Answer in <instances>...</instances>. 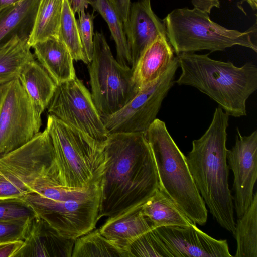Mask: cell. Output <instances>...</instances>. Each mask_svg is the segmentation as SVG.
Segmentation results:
<instances>
[{
  "label": "cell",
  "instance_id": "cell-1",
  "mask_svg": "<svg viewBox=\"0 0 257 257\" xmlns=\"http://www.w3.org/2000/svg\"><path fill=\"white\" fill-rule=\"evenodd\" d=\"M98 220L143 204L159 188L156 164L145 133H110Z\"/></svg>",
  "mask_w": 257,
  "mask_h": 257
},
{
  "label": "cell",
  "instance_id": "cell-2",
  "mask_svg": "<svg viewBox=\"0 0 257 257\" xmlns=\"http://www.w3.org/2000/svg\"><path fill=\"white\" fill-rule=\"evenodd\" d=\"M228 125L229 115L217 107L209 127L200 138L192 141L186 157L197 188L211 214L220 226L233 234L236 223L226 158Z\"/></svg>",
  "mask_w": 257,
  "mask_h": 257
},
{
  "label": "cell",
  "instance_id": "cell-3",
  "mask_svg": "<svg viewBox=\"0 0 257 257\" xmlns=\"http://www.w3.org/2000/svg\"><path fill=\"white\" fill-rule=\"evenodd\" d=\"M181 72L179 85L198 89L217 103L229 116L246 115V101L257 89V66L247 62L241 67L216 60L207 54L177 55Z\"/></svg>",
  "mask_w": 257,
  "mask_h": 257
},
{
  "label": "cell",
  "instance_id": "cell-4",
  "mask_svg": "<svg viewBox=\"0 0 257 257\" xmlns=\"http://www.w3.org/2000/svg\"><path fill=\"white\" fill-rule=\"evenodd\" d=\"M102 181L89 187H65L50 177L42 179L33 192L22 198L36 216L61 235L76 239L92 231L98 220Z\"/></svg>",
  "mask_w": 257,
  "mask_h": 257
},
{
  "label": "cell",
  "instance_id": "cell-5",
  "mask_svg": "<svg viewBox=\"0 0 257 257\" xmlns=\"http://www.w3.org/2000/svg\"><path fill=\"white\" fill-rule=\"evenodd\" d=\"M47 131L54 152L55 179L67 187L82 188L102 181L104 142L49 114Z\"/></svg>",
  "mask_w": 257,
  "mask_h": 257
},
{
  "label": "cell",
  "instance_id": "cell-6",
  "mask_svg": "<svg viewBox=\"0 0 257 257\" xmlns=\"http://www.w3.org/2000/svg\"><path fill=\"white\" fill-rule=\"evenodd\" d=\"M156 166L159 188L196 225H204L208 210L189 170L186 157L165 123L156 118L145 133Z\"/></svg>",
  "mask_w": 257,
  "mask_h": 257
},
{
  "label": "cell",
  "instance_id": "cell-7",
  "mask_svg": "<svg viewBox=\"0 0 257 257\" xmlns=\"http://www.w3.org/2000/svg\"><path fill=\"white\" fill-rule=\"evenodd\" d=\"M162 20L167 39L177 55L203 50L223 51L236 45L257 52L250 36L253 30L240 32L227 29L196 8L175 9Z\"/></svg>",
  "mask_w": 257,
  "mask_h": 257
},
{
  "label": "cell",
  "instance_id": "cell-8",
  "mask_svg": "<svg viewBox=\"0 0 257 257\" xmlns=\"http://www.w3.org/2000/svg\"><path fill=\"white\" fill-rule=\"evenodd\" d=\"M88 72L92 98L101 115L117 112L138 91L132 68L122 66L114 58L102 32L94 33Z\"/></svg>",
  "mask_w": 257,
  "mask_h": 257
},
{
  "label": "cell",
  "instance_id": "cell-9",
  "mask_svg": "<svg viewBox=\"0 0 257 257\" xmlns=\"http://www.w3.org/2000/svg\"><path fill=\"white\" fill-rule=\"evenodd\" d=\"M41 114L18 78L0 85V155L29 141L40 131Z\"/></svg>",
  "mask_w": 257,
  "mask_h": 257
},
{
  "label": "cell",
  "instance_id": "cell-10",
  "mask_svg": "<svg viewBox=\"0 0 257 257\" xmlns=\"http://www.w3.org/2000/svg\"><path fill=\"white\" fill-rule=\"evenodd\" d=\"M178 67L175 56L162 75L140 89L122 108L111 114L101 115L109 133H145L157 118L164 99L174 85Z\"/></svg>",
  "mask_w": 257,
  "mask_h": 257
},
{
  "label": "cell",
  "instance_id": "cell-11",
  "mask_svg": "<svg viewBox=\"0 0 257 257\" xmlns=\"http://www.w3.org/2000/svg\"><path fill=\"white\" fill-rule=\"evenodd\" d=\"M47 108L49 114L99 142H104L110 134L91 93L77 77L56 85Z\"/></svg>",
  "mask_w": 257,
  "mask_h": 257
},
{
  "label": "cell",
  "instance_id": "cell-12",
  "mask_svg": "<svg viewBox=\"0 0 257 257\" xmlns=\"http://www.w3.org/2000/svg\"><path fill=\"white\" fill-rule=\"evenodd\" d=\"M54 163V149L46 129L18 148L0 155V169L23 184L30 192L44 178L55 180Z\"/></svg>",
  "mask_w": 257,
  "mask_h": 257
},
{
  "label": "cell",
  "instance_id": "cell-13",
  "mask_svg": "<svg viewBox=\"0 0 257 257\" xmlns=\"http://www.w3.org/2000/svg\"><path fill=\"white\" fill-rule=\"evenodd\" d=\"M235 142L227 151L228 167L234 175V208L238 218L242 216L253 198L257 179V131L242 136L239 129Z\"/></svg>",
  "mask_w": 257,
  "mask_h": 257
},
{
  "label": "cell",
  "instance_id": "cell-14",
  "mask_svg": "<svg viewBox=\"0 0 257 257\" xmlns=\"http://www.w3.org/2000/svg\"><path fill=\"white\" fill-rule=\"evenodd\" d=\"M172 257H231L227 241L218 240L190 226H164L154 229Z\"/></svg>",
  "mask_w": 257,
  "mask_h": 257
},
{
  "label": "cell",
  "instance_id": "cell-15",
  "mask_svg": "<svg viewBox=\"0 0 257 257\" xmlns=\"http://www.w3.org/2000/svg\"><path fill=\"white\" fill-rule=\"evenodd\" d=\"M123 26L133 70L145 50L159 37L166 35L165 27L153 11L151 0L131 3Z\"/></svg>",
  "mask_w": 257,
  "mask_h": 257
},
{
  "label": "cell",
  "instance_id": "cell-16",
  "mask_svg": "<svg viewBox=\"0 0 257 257\" xmlns=\"http://www.w3.org/2000/svg\"><path fill=\"white\" fill-rule=\"evenodd\" d=\"M76 239L61 235L43 219L31 221L22 246L13 257H70Z\"/></svg>",
  "mask_w": 257,
  "mask_h": 257
},
{
  "label": "cell",
  "instance_id": "cell-17",
  "mask_svg": "<svg viewBox=\"0 0 257 257\" xmlns=\"http://www.w3.org/2000/svg\"><path fill=\"white\" fill-rule=\"evenodd\" d=\"M142 205L115 217L108 218L99 229V232L115 246L127 252L128 247L134 240L154 229L151 222L143 214Z\"/></svg>",
  "mask_w": 257,
  "mask_h": 257
},
{
  "label": "cell",
  "instance_id": "cell-18",
  "mask_svg": "<svg viewBox=\"0 0 257 257\" xmlns=\"http://www.w3.org/2000/svg\"><path fill=\"white\" fill-rule=\"evenodd\" d=\"M174 57L166 35L152 42L143 52L133 70V80L138 91L162 75Z\"/></svg>",
  "mask_w": 257,
  "mask_h": 257
},
{
  "label": "cell",
  "instance_id": "cell-19",
  "mask_svg": "<svg viewBox=\"0 0 257 257\" xmlns=\"http://www.w3.org/2000/svg\"><path fill=\"white\" fill-rule=\"evenodd\" d=\"M32 47L39 63L56 85L76 77L73 58L59 39L48 38L36 43Z\"/></svg>",
  "mask_w": 257,
  "mask_h": 257
},
{
  "label": "cell",
  "instance_id": "cell-20",
  "mask_svg": "<svg viewBox=\"0 0 257 257\" xmlns=\"http://www.w3.org/2000/svg\"><path fill=\"white\" fill-rule=\"evenodd\" d=\"M40 0H19L0 12V48L14 37L29 38Z\"/></svg>",
  "mask_w": 257,
  "mask_h": 257
},
{
  "label": "cell",
  "instance_id": "cell-21",
  "mask_svg": "<svg viewBox=\"0 0 257 257\" xmlns=\"http://www.w3.org/2000/svg\"><path fill=\"white\" fill-rule=\"evenodd\" d=\"M18 78L36 111L42 114L47 108L56 84L41 65L35 60L27 63Z\"/></svg>",
  "mask_w": 257,
  "mask_h": 257
},
{
  "label": "cell",
  "instance_id": "cell-22",
  "mask_svg": "<svg viewBox=\"0 0 257 257\" xmlns=\"http://www.w3.org/2000/svg\"><path fill=\"white\" fill-rule=\"evenodd\" d=\"M141 210L154 229L164 226L187 227L194 224L159 188L142 204Z\"/></svg>",
  "mask_w": 257,
  "mask_h": 257
},
{
  "label": "cell",
  "instance_id": "cell-23",
  "mask_svg": "<svg viewBox=\"0 0 257 257\" xmlns=\"http://www.w3.org/2000/svg\"><path fill=\"white\" fill-rule=\"evenodd\" d=\"M28 40L16 36L0 48V85L18 78L24 66L35 60Z\"/></svg>",
  "mask_w": 257,
  "mask_h": 257
},
{
  "label": "cell",
  "instance_id": "cell-24",
  "mask_svg": "<svg viewBox=\"0 0 257 257\" xmlns=\"http://www.w3.org/2000/svg\"><path fill=\"white\" fill-rule=\"evenodd\" d=\"M63 0H40L34 26L28 38L32 47L50 38L59 39L58 31Z\"/></svg>",
  "mask_w": 257,
  "mask_h": 257
},
{
  "label": "cell",
  "instance_id": "cell-25",
  "mask_svg": "<svg viewBox=\"0 0 257 257\" xmlns=\"http://www.w3.org/2000/svg\"><path fill=\"white\" fill-rule=\"evenodd\" d=\"M88 4L107 24L115 42L116 60L122 66L131 68L132 61L124 30L123 23L109 0H88Z\"/></svg>",
  "mask_w": 257,
  "mask_h": 257
},
{
  "label": "cell",
  "instance_id": "cell-26",
  "mask_svg": "<svg viewBox=\"0 0 257 257\" xmlns=\"http://www.w3.org/2000/svg\"><path fill=\"white\" fill-rule=\"evenodd\" d=\"M237 243L235 257H257V192L245 213L237 218L233 234Z\"/></svg>",
  "mask_w": 257,
  "mask_h": 257
},
{
  "label": "cell",
  "instance_id": "cell-27",
  "mask_svg": "<svg viewBox=\"0 0 257 257\" xmlns=\"http://www.w3.org/2000/svg\"><path fill=\"white\" fill-rule=\"evenodd\" d=\"M72 256L128 257V254L104 237L98 229L76 239Z\"/></svg>",
  "mask_w": 257,
  "mask_h": 257
},
{
  "label": "cell",
  "instance_id": "cell-28",
  "mask_svg": "<svg viewBox=\"0 0 257 257\" xmlns=\"http://www.w3.org/2000/svg\"><path fill=\"white\" fill-rule=\"evenodd\" d=\"M58 38L68 49L74 60L86 63L75 14L68 0H63L60 19Z\"/></svg>",
  "mask_w": 257,
  "mask_h": 257
},
{
  "label": "cell",
  "instance_id": "cell-29",
  "mask_svg": "<svg viewBox=\"0 0 257 257\" xmlns=\"http://www.w3.org/2000/svg\"><path fill=\"white\" fill-rule=\"evenodd\" d=\"M129 257H172L154 229L144 233L128 247Z\"/></svg>",
  "mask_w": 257,
  "mask_h": 257
},
{
  "label": "cell",
  "instance_id": "cell-30",
  "mask_svg": "<svg viewBox=\"0 0 257 257\" xmlns=\"http://www.w3.org/2000/svg\"><path fill=\"white\" fill-rule=\"evenodd\" d=\"M36 217L33 208L22 198L0 199V221H31Z\"/></svg>",
  "mask_w": 257,
  "mask_h": 257
},
{
  "label": "cell",
  "instance_id": "cell-31",
  "mask_svg": "<svg viewBox=\"0 0 257 257\" xmlns=\"http://www.w3.org/2000/svg\"><path fill=\"white\" fill-rule=\"evenodd\" d=\"M77 20L79 35L86 64H89L93 57L94 38V13H90L86 10L78 14Z\"/></svg>",
  "mask_w": 257,
  "mask_h": 257
},
{
  "label": "cell",
  "instance_id": "cell-32",
  "mask_svg": "<svg viewBox=\"0 0 257 257\" xmlns=\"http://www.w3.org/2000/svg\"><path fill=\"white\" fill-rule=\"evenodd\" d=\"M32 220L0 221V243L24 241L29 233Z\"/></svg>",
  "mask_w": 257,
  "mask_h": 257
},
{
  "label": "cell",
  "instance_id": "cell-33",
  "mask_svg": "<svg viewBox=\"0 0 257 257\" xmlns=\"http://www.w3.org/2000/svg\"><path fill=\"white\" fill-rule=\"evenodd\" d=\"M29 189L13 176L0 169V199L22 198Z\"/></svg>",
  "mask_w": 257,
  "mask_h": 257
},
{
  "label": "cell",
  "instance_id": "cell-34",
  "mask_svg": "<svg viewBox=\"0 0 257 257\" xmlns=\"http://www.w3.org/2000/svg\"><path fill=\"white\" fill-rule=\"evenodd\" d=\"M23 243V240L0 243V257H13Z\"/></svg>",
  "mask_w": 257,
  "mask_h": 257
},
{
  "label": "cell",
  "instance_id": "cell-35",
  "mask_svg": "<svg viewBox=\"0 0 257 257\" xmlns=\"http://www.w3.org/2000/svg\"><path fill=\"white\" fill-rule=\"evenodd\" d=\"M115 10L122 21L125 23L127 21L130 6L131 0H109Z\"/></svg>",
  "mask_w": 257,
  "mask_h": 257
},
{
  "label": "cell",
  "instance_id": "cell-36",
  "mask_svg": "<svg viewBox=\"0 0 257 257\" xmlns=\"http://www.w3.org/2000/svg\"><path fill=\"white\" fill-rule=\"evenodd\" d=\"M194 7L197 9L205 12L208 14L214 7H220L219 0H191Z\"/></svg>",
  "mask_w": 257,
  "mask_h": 257
},
{
  "label": "cell",
  "instance_id": "cell-37",
  "mask_svg": "<svg viewBox=\"0 0 257 257\" xmlns=\"http://www.w3.org/2000/svg\"><path fill=\"white\" fill-rule=\"evenodd\" d=\"M70 6L75 14L86 10L88 6V0H68Z\"/></svg>",
  "mask_w": 257,
  "mask_h": 257
},
{
  "label": "cell",
  "instance_id": "cell-38",
  "mask_svg": "<svg viewBox=\"0 0 257 257\" xmlns=\"http://www.w3.org/2000/svg\"><path fill=\"white\" fill-rule=\"evenodd\" d=\"M19 0H0V12L14 4Z\"/></svg>",
  "mask_w": 257,
  "mask_h": 257
},
{
  "label": "cell",
  "instance_id": "cell-39",
  "mask_svg": "<svg viewBox=\"0 0 257 257\" xmlns=\"http://www.w3.org/2000/svg\"><path fill=\"white\" fill-rule=\"evenodd\" d=\"M251 8L255 10L257 8V0H246Z\"/></svg>",
  "mask_w": 257,
  "mask_h": 257
}]
</instances>
